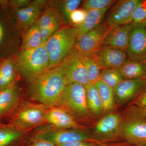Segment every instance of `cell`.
<instances>
[{
    "instance_id": "6da1fadb",
    "label": "cell",
    "mask_w": 146,
    "mask_h": 146,
    "mask_svg": "<svg viewBox=\"0 0 146 146\" xmlns=\"http://www.w3.org/2000/svg\"><path fill=\"white\" fill-rule=\"evenodd\" d=\"M68 84L60 65L49 69L31 84L32 99L46 106L58 105L64 89Z\"/></svg>"
},
{
    "instance_id": "7a4b0ae2",
    "label": "cell",
    "mask_w": 146,
    "mask_h": 146,
    "mask_svg": "<svg viewBox=\"0 0 146 146\" xmlns=\"http://www.w3.org/2000/svg\"><path fill=\"white\" fill-rule=\"evenodd\" d=\"M78 35L76 27L64 25L49 38L44 44L49 57V69L60 65L67 57L74 48Z\"/></svg>"
},
{
    "instance_id": "3957f363",
    "label": "cell",
    "mask_w": 146,
    "mask_h": 146,
    "mask_svg": "<svg viewBox=\"0 0 146 146\" xmlns=\"http://www.w3.org/2000/svg\"><path fill=\"white\" fill-rule=\"evenodd\" d=\"M49 63L44 44L36 48L21 50L16 59L17 71L31 84L48 70Z\"/></svg>"
},
{
    "instance_id": "277c9868",
    "label": "cell",
    "mask_w": 146,
    "mask_h": 146,
    "mask_svg": "<svg viewBox=\"0 0 146 146\" xmlns=\"http://www.w3.org/2000/svg\"><path fill=\"white\" fill-rule=\"evenodd\" d=\"M58 106L65 110L71 115L87 123H91L94 119L87 106L85 88L80 84H68Z\"/></svg>"
},
{
    "instance_id": "5b68a950",
    "label": "cell",
    "mask_w": 146,
    "mask_h": 146,
    "mask_svg": "<svg viewBox=\"0 0 146 146\" xmlns=\"http://www.w3.org/2000/svg\"><path fill=\"white\" fill-rule=\"evenodd\" d=\"M123 118L119 113L110 112L97 121L91 132L99 143H106L121 138Z\"/></svg>"
},
{
    "instance_id": "8992f818",
    "label": "cell",
    "mask_w": 146,
    "mask_h": 146,
    "mask_svg": "<svg viewBox=\"0 0 146 146\" xmlns=\"http://www.w3.org/2000/svg\"><path fill=\"white\" fill-rule=\"evenodd\" d=\"M33 140H45L56 145L77 141H89L100 143L89 130L79 129H57L43 131L36 134Z\"/></svg>"
},
{
    "instance_id": "52a82bcc",
    "label": "cell",
    "mask_w": 146,
    "mask_h": 146,
    "mask_svg": "<svg viewBox=\"0 0 146 146\" xmlns=\"http://www.w3.org/2000/svg\"><path fill=\"white\" fill-rule=\"evenodd\" d=\"M111 28L106 21L80 36L75 48L80 54L86 56L96 54L103 46L104 41Z\"/></svg>"
},
{
    "instance_id": "ba28073f",
    "label": "cell",
    "mask_w": 146,
    "mask_h": 146,
    "mask_svg": "<svg viewBox=\"0 0 146 146\" xmlns=\"http://www.w3.org/2000/svg\"><path fill=\"white\" fill-rule=\"evenodd\" d=\"M121 138L136 146L146 144V118L126 112L123 119Z\"/></svg>"
},
{
    "instance_id": "9c48e42d",
    "label": "cell",
    "mask_w": 146,
    "mask_h": 146,
    "mask_svg": "<svg viewBox=\"0 0 146 146\" xmlns=\"http://www.w3.org/2000/svg\"><path fill=\"white\" fill-rule=\"evenodd\" d=\"M60 65L63 68L68 84L76 83L84 86L89 83L81 55L75 48Z\"/></svg>"
},
{
    "instance_id": "30bf717a",
    "label": "cell",
    "mask_w": 146,
    "mask_h": 146,
    "mask_svg": "<svg viewBox=\"0 0 146 146\" xmlns=\"http://www.w3.org/2000/svg\"><path fill=\"white\" fill-rule=\"evenodd\" d=\"M126 52L129 60L143 61L146 59V23L133 24Z\"/></svg>"
},
{
    "instance_id": "8fae6325",
    "label": "cell",
    "mask_w": 146,
    "mask_h": 146,
    "mask_svg": "<svg viewBox=\"0 0 146 146\" xmlns=\"http://www.w3.org/2000/svg\"><path fill=\"white\" fill-rule=\"evenodd\" d=\"M140 0H121L110 11L106 22L110 28L132 23V13Z\"/></svg>"
},
{
    "instance_id": "7c38bea8",
    "label": "cell",
    "mask_w": 146,
    "mask_h": 146,
    "mask_svg": "<svg viewBox=\"0 0 146 146\" xmlns=\"http://www.w3.org/2000/svg\"><path fill=\"white\" fill-rule=\"evenodd\" d=\"M146 88V78L123 80L114 89L116 105L121 106L136 98Z\"/></svg>"
},
{
    "instance_id": "4fadbf2b",
    "label": "cell",
    "mask_w": 146,
    "mask_h": 146,
    "mask_svg": "<svg viewBox=\"0 0 146 146\" xmlns=\"http://www.w3.org/2000/svg\"><path fill=\"white\" fill-rule=\"evenodd\" d=\"M45 121L59 129L88 130L86 126L78 123L74 117L60 107H54L46 111Z\"/></svg>"
},
{
    "instance_id": "5bb4252c",
    "label": "cell",
    "mask_w": 146,
    "mask_h": 146,
    "mask_svg": "<svg viewBox=\"0 0 146 146\" xmlns=\"http://www.w3.org/2000/svg\"><path fill=\"white\" fill-rule=\"evenodd\" d=\"M62 16L59 11L48 7L42 12L37 21L43 44L61 26Z\"/></svg>"
},
{
    "instance_id": "9a60e30c",
    "label": "cell",
    "mask_w": 146,
    "mask_h": 146,
    "mask_svg": "<svg viewBox=\"0 0 146 146\" xmlns=\"http://www.w3.org/2000/svg\"><path fill=\"white\" fill-rule=\"evenodd\" d=\"M46 3L45 1L36 0L25 7L16 9V19L20 28L25 31L36 23Z\"/></svg>"
},
{
    "instance_id": "2e32d148",
    "label": "cell",
    "mask_w": 146,
    "mask_h": 146,
    "mask_svg": "<svg viewBox=\"0 0 146 146\" xmlns=\"http://www.w3.org/2000/svg\"><path fill=\"white\" fill-rule=\"evenodd\" d=\"M96 56L102 69H119L128 58L126 51L105 46L102 47Z\"/></svg>"
},
{
    "instance_id": "e0dca14e",
    "label": "cell",
    "mask_w": 146,
    "mask_h": 146,
    "mask_svg": "<svg viewBox=\"0 0 146 146\" xmlns=\"http://www.w3.org/2000/svg\"><path fill=\"white\" fill-rule=\"evenodd\" d=\"M133 24L111 28L104 41L103 46L126 51Z\"/></svg>"
},
{
    "instance_id": "ac0fdd59",
    "label": "cell",
    "mask_w": 146,
    "mask_h": 146,
    "mask_svg": "<svg viewBox=\"0 0 146 146\" xmlns=\"http://www.w3.org/2000/svg\"><path fill=\"white\" fill-rule=\"evenodd\" d=\"M46 112L38 108H29L18 113L14 119V123L22 126L36 125L45 121Z\"/></svg>"
},
{
    "instance_id": "d6986e66",
    "label": "cell",
    "mask_w": 146,
    "mask_h": 146,
    "mask_svg": "<svg viewBox=\"0 0 146 146\" xmlns=\"http://www.w3.org/2000/svg\"><path fill=\"white\" fill-rule=\"evenodd\" d=\"M102 105V114L112 112L116 106L114 89L101 80L94 83Z\"/></svg>"
},
{
    "instance_id": "ffe728a7",
    "label": "cell",
    "mask_w": 146,
    "mask_h": 146,
    "mask_svg": "<svg viewBox=\"0 0 146 146\" xmlns=\"http://www.w3.org/2000/svg\"><path fill=\"white\" fill-rule=\"evenodd\" d=\"M16 60L8 58L0 64V91L14 84L16 78Z\"/></svg>"
},
{
    "instance_id": "44dd1931",
    "label": "cell",
    "mask_w": 146,
    "mask_h": 146,
    "mask_svg": "<svg viewBox=\"0 0 146 146\" xmlns=\"http://www.w3.org/2000/svg\"><path fill=\"white\" fill-rule=\"evenodd\" d=\"M124 80L146 78V72L143 61L127 60L118 69Z\"/></svg>"
},
{
    "instance_id": "7402d4cb",
    "label": "cell",
    "mask_w": 146,
    "mask_h": 146,
    "mask_svg": "<svg viewBox=\"0 0 146 146\" xmlns=\"http://www.w3.org/2000/svg\"><path fill=\"white\" fill-rule=\"evenodd\" d=\"M108 9L100 10L86 11V14L83 23L76 27L79 31L78 38L99 26L102 22Z\"/></svg>"
},
{
    "instance_id": "603a6c76",
    "label": "cell",
    "mask_w": 146,
    "mask_h": 146,
    "mask_svg": "<svg viewBox=\"0 0 146 146\" xmlns=\"http://www.w3.org/2000/svg\"><path fill=\"white\" fill-rule=\"evenodd\" d=\"M86 102L93 117L98 118L102 114L101 100L94 84L89 83L84 86Z\"/></svg>"
},
{
    "instance_id": "cb8c5ba5",
    "label": "cell",
    "mask_w": 146,
    "mask_h": 146,
    "mask_svg": "<svg viewBox=\"0 0 146 146\" xmlns=\"http://www.w3.org/2000/svg\"><path fill=\"white\" fill-rule=\"evenodd\" d=\"M43 44L37 23L25 31L22 37L21 50L36 48Z\"/></svg>"
},
{
    "instance_id": "d4e9b609",
    "label": "cell",
    "mask_w": 146,
    "mask_h": 146,
    "mask_svg": "<svg viewBox=\"0 0 146 146\" xmlns=\"http://www.w3.org/2000/svg\"><path fill=\"white\" fill-rule=\"evenodd\" d=\"M18 96V90L14 84L0 91V116L5 114L13 108Z\"/></svg>"
},
{
    "instance_id": "484cf974",
    "label": "cell",
    "mask_w": 146,
    "mask_h": 146,
    "mask_svg": "<svg viewBox=\"0 0 146 146\" xmlns=\"http://www.w3.org/2000/svg\"><path fill=\"white\" fill-rule=\"evenodd\" d=\"M80 55L89 83H96L100 80V75L102 70L96 55L90 56Z\"/></svg>"
},
{
    "instance_id": "4316f807",
    "label": "cell",
    "mask_w": 146,
    "mask_h": 146,
    "mask_svg": "<svg viewBox=\"0 0 146 146\" xmlns=\"http://www.w3.org/2000/svg\"><path fill=\"white\" fill-rule=\"evenodd\" d=\"M123 80L118 69L106 68L102 69L99 80L115 89L118 84Z\"/></svg>"
},
{
    "instance_id": "83f0119b",
    "label": "cell",
    "mask_w": 146,
    "mask_h": 146,
    "mask_svg": "<svg viewBox=\"0 0 146 146\" xmlns=\"http://www.w3.org/2000/svg\"><path fill=\"white\" fill-rule=\"evenodd\" d=\"M22 136L19 131L9 128H0V146H11Z\"/></svg>"
},
{
    "instance_id": "f1b7e54d",
    "label": "cell",
    "mask_w": 146,
    "mask_h": 146,
    "mask_svg": "<svg viewBox=\"0 0 146 146\" xmlns=\"http://www.w3.org/2000/svg\"><path fill=\"white\" fill-rule=\"evenodd\" d=\"M82 1L80 0H65L61 1L60 9L61 16L64 20L70 23V17L71 13L77 9Z\"/></svg>"
},
{
    "instance_id": "f546056e",
    "label": "cell",
    "mask_w": 146,
    "mask_h": 146,
    "mask_svg": "<svg viewBox=\"0 0 146 146\" xmlns=\"http://www.w3.org/2000/svg\"><path fill=\"white\" fill-rule=\"evenodd\" d=\"M116 1L113 0H87L84 1L82 9L86 11L109 9Z\"/></svg>"
},
{
    "instance_id": "4dcf8cb0",
    "label": "cell",
    "mask_w": 146,
    "mask_h": 146,
    "mask_svg": "<svg viewBox=\"0 0 146 146\" xmlns=\"http://www.w3.org/2000/svg\"><path fill=\"white\" fill-rule=\"evenodd\" d=\"M132 19L133 24L146 23V0L140 1L133 11Z\"/></svg>"
},
{
    "instance_id": "1f68e13d",
    "label": "cell",
    "mask_w": 146,
    "mask_h": 146,
    "mask_svg": "<svg viewBox=\"0 0 146 146\" xmlns=\"http://www.w3.org/2000/svg\"><path fill=\"white\" fill-rule=\"evenodd\" d=\"M86 14V11L79 9L74 11L71 13L70 17V23L74 26H79L83 23Z\"/></svg>"
},
{
    "instance_id": "d6a6232c",
    "label": "cell",
    "mask_w": 146,
    "mask_h": 146,
    "mask_svg": "<svg viewBox=\"0 0 146 146\" xmlns=\"http://www.w3.org/2000/svg\"><path fill=\"white\" fill-rule=\"evenodd\" d=\"M131 104L138 108L146 107V88L132 100Z\"/></svg>"
},
{
    "instance_id": "836d02e7",
    "label": "cell",
    "mask_w": 146,
    "mask_h": 146,
    "mask_svg": "<svg viewBox=\"0 0 146 146\" xmlns=\"http://www.w3.org/2000/svg\"><path fill=\"white\" fill-rule=\"evenodd\" d=\"M127 112L146 118V107L138 108L131 106L127 110Z\"/></svg>"
},
{
    "instance_id": "e575fe53",
    "label": "cell",
    "mask_w": 146,
    "mask_h": 146,
    "mask_svg": "<svg viewBox=\"0 0 146 146\" xmlns=\"http://www.w3.org/2000/svg\"><path fill=\"white\" fill-rule=\"evenodd\" d=\"M31 2L29 0H13L9 2V5L16 9L25 7Z\"/></svg>"
},
{
    "instance_id": "d590c367",
    "label": "cell",
    "mask_w": 146,
    "mask_h": 146,
    "mask_svg": "<svg viewBox=\"0 0 146 146\" xmlns=\"http://www.w3.org/2000/svg\"><path fill=\"white\" fill-rule=\"evenodd\" d=\"M98 143L89 141H77L68 143L58 145L57 146H98Z\"/></svg>"
},
{
    "instance_id": "8d00e7d4",
    "label": "cell",
    "mask_w": 146,
    "mask_h": 146,
    "mask_svg": "<svg viewBox=\"0 0 146 146\" xmlns=\"http://www.w3.org/2000/svg\"><path fill=\"white\" fill-rule=\"evenodd\" d=\"M26 146H57L51 142L45 140H34L33 143Z\"/></svg>"
},
{
    "instance_id": "74e56055",
    "label": "cell",
    "mask_w": 146,
    "mask_h": 146,
    "mask_svg": "<svg viewBox=\"0 0 146 146\" xmlns=\"http://www.w3.org/2000/svg\"><path fill=\"white\" fill-rule=\"evenodd\" d=\"M4 36V29L2 25L0 23V45L3 41Z\"/></svg>"
},
{
    "instance_id": "f35d334b",
    "label": "cell",
    "mask_w": 146,
    "mask_h": 146,
    "mask_svg": "<svg viewBox=\"0 0 146 146\" xmlns=\"http://www.w3.org/2000/svg\"><path fill=\"white\" fill-rule=\"evenodd\" d=\"M98 146H126L121 144H108L106 143H101L98 144Z\"/></svg>"
},
{
    "instance_id": "ab89813d",
    "label": "cell",
    "mask_w": 146,
    "mask_h": 146,
    "mask_svg": "<svg viewBox=\"0 0 146 146\" xmlns=\"http://www.w3.org/2000/svg\"><path fill=\"white\" fill-rule=\"evenodd\" d=\"M143 62L144 65H145V70L146 72V59L144 60Z\"/></svg>"
},
{
    "instance_id": "60d3db41",
    "label": "cell",
    "mask_w": 146,
    "mask_h": 146,
    "mask_svg": "<svg viewBox=\"0 0 146 146\" xmlns=\"http://www.w3.org/2000/svg\"><path fill=\"white\" fill-rule=\"evenodd\" d=\"M138 146H146V144H144V145H141Z\"/></svg>"
}]
</instances>
